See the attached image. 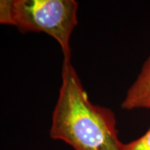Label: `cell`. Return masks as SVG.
<instances>
[{
  "instance_id": "cell-1",
  "label": "cell",
  "mask_w": 150,
  "mask_h": 150,
  "mask_svg": "<svg viewBox=\"0 0 150 150\" xmlns=\"http://www.w3.org/2000/svg\"><path fill=\"white\" fill-rule=\"evenodd\" d=\"M61 77L50 137L63 140L74 150H124L115 114L90 101L71 60L63 59Z\"/></svg>"
},
{
  "instance_id": "cell-4",
  "label": "cell",
  "mask_w": 150,
  "mask_h": 150,
  "mask_svg": "<svg viewBox=\"0 0 150 150\" xmlns=\"http://www.w3.org/2000/svg\"><path fill=\"white\" fill-rule=\"evenodd\" d=\"M124 150H150V127L139 138L124 144Z\"/></svg>"
},
{
  "instance_id": "cell-3",
  "label": "cell",
  "mask_w": 150,
  "mask_h": 150,
  "mask_svg": "<svg viewBox=\"0 0 150 150\" xmlns=\"http://www.w3.org/2000/svg\"><path fill=\"white\" fill-rule=\"evenodd\" d=\"M124 110H150V55L140 69L136 79L127 90L122 102Z\"/></svg>"
},
{
  "instance_id": "cell-2",
  "label": "cell",
  "mask_w": 150,
  "mask_h": 150,
  "mask_svg": "<svg viewBox=\"0 0 150 150\" xmlns=\"http://www.w3.org/2000/svg\"><path fill=\"white\" fill-rule=\"evenodd\" d=\"M77 10L74 0H11V25L22 33H47L59 43L64 60H71L70 41Z\"/></svg>"
}]
</instances>
